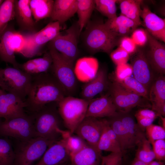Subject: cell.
Segmentation results:
<instances>
[{
    "mask_svg": "<svg viewBox=\"0 0 165 165\" xmlns=\"http://www.w3.org/2000/svg\"><path fill=\"white\" fill-rule=\"evenodd\" d=\"M66 96L64 90L51 73L47 72L32 75L25 101V108L33 114L48 104L58 103Z\"/></svg>",
    "mask_w": 165,
    "mask_h": 165,
    "instance_id": "1",
    "label": "cell"
},
{
    "mask_svg": "<svg viewBox=\"0 0 165 165\" xmlns=\"http://www.w3.org/2000/svg\"><path fill=\"white\" fill-rule=\"evenodd\" d=\"M103 127V126H102ZM97 148L100 151H105L112 152H118L108 138L103 128L102 134L98 142Z\"/></svg>",
    "mask_w": 165,
    "mask_h": 165,
    "instance_id": "42",
    "label": "cell"
},
{
    "mask_svg": "<svg viewBox=\"0 0 165 165\" xmlns=\"http://www.w3.org/2000/svg\"><path fill=\"white\" fill-rule=\"evenodd\" d=\"M80 33L78 23L74 24L64 34L60 32L50 41V46L74 64L78 54V39Z\"/></svg>",
    "mask_w": 165,
    "mask_h": 165,
    "instance_id": "10",
    "label": "cell"
},
{
    "mask_svg": "<svg viewBox=\"0 0 165 165\" xmlns=\"http://www.w3.org/2000/svg\"><path fill=\"white\" fill-rule=\"evenodd\" d=\"M70 159L65 141L61 138L50 145L39 161L33 165H59L66 163Z\"/></svg>",
    "mask_w": 165,
    "mask_h": 165,
    "instance_id": "14",
    "label": "cell"
},
{
    "mask_svg": "<svg viewBox=\"0 0 165 165\" xmlns=\"http://www.w3.org/2000/svg\"><path fill=\"white\" fill-rule=\"evenodd\" d=\"M107 119L110 126L116 134L122 152L131 148L129 136L118 112Z\"/></svg>",
    "mask_w": 165,
    "mask_h": 165,
    "instance_id": "28",
    "label": "cell"
},
{
    "mask_svg": "<svg viewBox=\"0 0 165 165\" xmlns=\"http://www.w3.org/2000/svg\"><path fill=\"white\" fill-rule=\"evenodd\" d=\"M117 113L116 108L109 94L92 99L89 104L86 117L96 118L113 116Z\"/></svg>",
    "mask_w": 165,
    "mask_h": 165,
    "instance_id": "17",
    "label": "cell"
},
{
    "mask_svg": "<svg viewBox=\"0 0 165 165\" xmlns=\"http://www.w3.org/2000/svg\"><path fill=\"white\" fill-rule=\"evenodd\" d=\"M148 100L151 103L152 110L159 115L165 116V78L160 76L152 83L149 91Z\"/></svg>",
    "mask_w": 165,
    "mask_h": 165,
    "instance_id": "20",
    "label": "cell"
},
{
    "mask_svg": "<svg viewBox=\"0 0 165 165\" xmlns=\"http://www.w3.org/2000/svg\"><path fill=\"white\" fill-rule=\"evenodd\" d=\"M128 133L131 148L137 146L141 138L145 135L134 118L127 113L118 112Z\"/></svg>",
    "mask_w": 165,
    "mask_h": 165,
    "instance_id": "27",
    "label": "cell"
},
{
    "mask_svg": "<svg viewBox=\"0 0 165 165\" xmlns=\"http://www.w3.org/2000/svg\"><path fill=\"white\" fill-rule=\"evenodd\" d=\"M95 8L94 0H77L76 13L78 16L77 23L79 27L80 33L90 21Z\"/></svg>",
    "mask_w": 165,
    "mask_h": 165,
    "instance_id": "31",
    "label": "cell"
},
{
    "mask_svg": "<svg viewBox=\"0 0 165 165\" xmlns=\"http://www.w3.org/2000/svg\"><path fill=\"white\" fill-rule=\"evenodd\" d=\"M119 83L128 90L148 100L149 91L134 77H129Z\"/></svg>",
    "mask_w": 165,
    "mask_h": 165,
    "instance_id": "34",
    "label": "cell"
},
{
    "mask_svg": "<svg viewBox=\"0 0 165 165\" xmlns=\"http://www.w3.org/2000/svg\"><path fill=\"white\" fill-rule=\"evenodd\" d=\"M59 165H67L66 163L60 164Z\"/></svg>",
    "mask_w": 165,
    "mask_h": 165,
    "instance_id": "55",
    "label": "cell"
},
{
    "mask_svg": "<svg viewBox=\"0 0 165 165\" xmlns=\"http://www.w3.org/2000/svg\"><path fill=\"white\" fill-rule=\"evenodd\" d=\"M132 55L130 64L134 77L149 91L153 81V75L146 52L141 49H137Z\"/></svg>",
    "mask_w": 165,
    "mask_h": 165,
    "instance_id": "12",
    "label": "cell"
},
{
    "mask_svg": "<svg viewBox=\"0 0 165 165\" xmlns=\"http://www.w3.org/2000/svg\"><path fill=\"white\" fill-rule=\"evenodd\" d=\"M95 8L101 13L108 19L114 18L117 16L116 0H95Z\"/></svg>",
    "mask_w": 165,
    "mask_h": 165,
    "instance_id": "36",
    "label": "cell"
},
{
    "mask_svg": "<svg viewBox=\"0 0 165 165\" xmlns=\"http://www.w3.org/2000/svg\"><path fill=\"white\" fill-rule=\"evenodd\" d=\"M110 57L117 66L127 63L130 55L125 50L119 47L110 53Z\"/></svg>",
    "mask_w": 165,
    "mask_h": 165,
    "instance_id": "41",
    "label": "cell"
},
{
    "mask_svg": "<svg viewBox=\"0 0 165 165\" xmlns=\"http://www.w3.org/2000/svg\"><path fill=\"white\" fill-rule=\"evenodd\" d=\"M101 119L103 128L113 145L118 152H122L116 136L110 126L108 120L105 119Z\"/></svg>",
    "mask_w": 165,
    "mask_h": 165,
    "instance_id": "43",
    "label": "cell"
},
{
    "mask_svg": "<svg viewBox=\"0 0 165 165\" xmlns=\"http://www.w3.org/2000/svg\"><path fill=\"white\" fill-rule=\"evenodd\" d=\"M135 116V118L139 117L156 119L159 117V115L156 112L152 110L142 108L137 111Z\"/></svg>",
    "mask_w": 165,
    "mask_h": 165,
    "instance_id": "48",
    "label": "cell"
},
{
    "mask_svg": "<svg viewBox=\"0 0 165 165\" xmlns=\"http://www.w3.org/2000/svg\"><path fill=\"white\" fill-rule=\"evenodd\" d=\"M133 68L130 64L128 63L117 65L115 71L116 81L120 82L125 79L131 76Z\"/></svg>",
    "mask_w": 165,
    "mask_h": 165,
    "instance_id": "40",
    "label": "cell"
},
{
    "mask_svg": "<svg viewBox=\"0 0 165 165\" xmlns=\"http://www.w3.org/2000/svg\"><path fill=\"white\" fill-rule=\"evenodd\" d=\"M105 24L118 37L126 36L138 26L133 20L122 14L114 18L108 19Z\"/></svg>",
    "mask_w": 165,
    "mask_h": 165,
    "instance_id": "26",
    "label": "cell"
},
{
    "mask_svg": "<svg viewBox=\"0 0 165 165\" xmlns=\"http://www.w3.org/2000/svg\"><path fill=\"white\" fill-rule=\"evenodd\" d=\"M109 94L119 112L127 113L136 106H145L143 97L127 89L116 81L110 86Z\"/></svg>",
    "mask_w": 165,
    "mask_h": 165,
    "instance_id": "11",
    "label": "cell"
},
{
    "mask_svg": "<svg viewBox=\"0 0 165 165\" xmlns=\"http://www.w3.org/2000/svg\"><path fill=\"white\" fill-rule=\"evenodd\" d=\"M107 79L105 71L98 70L95 76L83 86L81 92L82 99L91 100L107 87Z\"/></svg>",
    "mask_w": 165,
    "mask_h": 165,
    "instance_id": "24",
    "label": "cell"
},
{
    "mask_svg": "<svg viewBox=\"0 0 165 165\" xmlns=\"http://www.w3.org/2000/svg\"><path fill=\"white\" fill-rule=\"evenodd\" d=\"M137 121V124L140 128L144 131L148 126L152 124L156 119L154 118H148L142 117H136Z\"/></svg>",
    "mask_w": 165,
    "mask_h": 165,
    "instance_id": "49",
    "label": "cell"
},
{
    "mask_svg": "<svg viewBox=\"0 0 165 165\" xmlns=\"http://www.w3.org/2000/svg\"><path fill=\"white\" fill-rule=\"evenodd\" d=\"M52 64V58L49 51L46 53L42 57L31 60L23 64H20L19 68L33 75L48 72Z\"/></svg>",
    "mask_w": 165,
    "mask_h": 165,
    "instance_id": "25",
    "label": "cell"
},
{
    "mask_svg": "<svg viewBox=\"0 0 165 165\" xmlns=\"http://www.w3.org/2000/svg\"><path fill=\"white\" fill-rule=\"evenodd\" d=\"M54 1L52 0H29V6L35 22L50 17Z\"/></svg>",
    "mask_w": 165,
    "mask_h": 165,
    "instance_id": "30",
    "label": "cell"
},
{
    "mask_svg": "<svg viewBox=\"0 0 165 165\" xmlns=\"http://www.w3.org/2000/svg\"><path fill=\"white\" fill-rule=\"evenodd\" d=\"M49 51L52 59L51 73L66 94L72 92L75 89L77 83L74 64L51 46H50Z\"/></svg>",
    "mask_w": 165,
    "mask_h": 165,
    "instance_id": "6",
    "label": "cell"
},
{
    "mask_svg": "<svg viewBox=\"0 0 165 165\" xmlns=\"http://www.w3.org/2000/svg\"><path fill=\"white\" fill-rule=\"evenodd\" d=\"M140 17L143 20L146 30L158 40L165 42V19L151 11L147 6L141 9Z\"/></svg>",
    "mask_w": 165,
    "mask_h": 165,
    "instance_id": "18",
    "label": "cell"
},
{
    "mask_svg": "<svg viewBox=\"0 0 165 165\" xmlns=\"http://www.w3.org/2000/svg\"><path fill=\"white\" fill-rule=\"evenodd\" d=\"M102 130L101 119L88 116L84 119L74 133L85 140L89 145L97 148V144Z\"/></svg>",
    "mask_w": 165,
    "mask_h": 165,
    "instance_id": "13",
    "label": "cell"
},
{
    "mask_svg": "<svg viewBox=\"0 0 165 165\" xmlns=\"http://www.w3.org/2000/svg\"><path fill=\"white\" fill-rule=\"evenodd\" d=\"M0 135L24 141L36 137L32 115L26 114L5 120L0 123Z\"/></svg>",
    "mask_w": 165,
    "mask_h": 165,
    "instance_id": "8",
    "label": "cell"
},
{
    "mask_svg": "<svg viewBox=\"0 0 165 165\" xmlns=\"http://www.w3.org/2000/svg\"><path fill=\"white\" fill-rule=\"evenodd\" d=\"M146 31L148 46L146 53L148 61L153 70L160 75H164L165 73V46Z\"/></svg>",
    "mask_w": 165,
    "mask_h": 165,
    "instance_id": "15",
    "label": "cell"
},
{
    "mask_svg": "<svg viewBox=\"0 0 165 165\" xmlns=\"http://www.w3.org/2000/svg\"><path fill=\"white\" fill-rule=\"evenodd\" d=\"M161 119V120L162 123V127L164 129H165V118L164 117L161 116H159Z\"/></svg>",
    "mask_w": 165,
    "mask_h": 165,
    "instance_id": "52",
    "label": "cell"
},
{
    "mask_svg": "<svg viewBox=\"0 0 165 165\" xmlns=\"http://www.w3.org/2000/svg\"><path fill=\"white\" fill-rule=\"evenodd\" d=\"M147 165H164V164L161 161H153L148 163Z\"/></svg>",
    "mask_w": 165,
    "mask_h": 165,
    "instance_id": "51",
    "label": "cell"
},
{
    "mask_svg": "<svg viewBox=\"0 0 165 165\" xmlns=\"http://www.w3.org/2000/svg\"><path fill=\"white\" fill-rule=\"evenodd\" d=\"M150 144L145 136H143L137 145L135 158L147 164L153 161L155 157Z\"/></svg>",
    "mask_w": 165,
    "mask_h": 165,
    "instance_id": "33",
    "label": "cell"
},
{
    "mask_svg": "<svg viewBox=\"0 0 165 165\" xmlns=\"http://www.w3.org/2000/svg\"><path fill=\"white\" fill-rule=\"evenodd\" d=\"M4 1L3 0H0V6Z\"/></svg>",
    "mask_w": 165,
    "mask_h": 165,
    "instance_id": "54",
    "label": "cell"
},
{
    "mask_svg": "<svg viewBox=\"0 0 165 165\" xmlns=\"http://www.w3.org/2000/svg\"><path fill=\"white\" fill-rule=\"evenodd\" d=\"M14 1L4 0L0 6V35L15 18Z\"/></svg>",
    "mask_w": 165,
    "mask_h": 165,
    "instance_id": "32",
    "label": "cell"
},
{
    "mask_svg": "<svg viewBox=\"0 0 165 165\" xmlns=\"http://www.w3.org/2000/svg\"><path fill=\"white\" fill-rule=\"evenodd\" d=\"M119 4L121 14L133 20L139 26L141 24V0H118Z\"/></svg>",
    "mask_w": 165,
    "mask_h": 165,
    "instance_id": "29",
    "label": "cell"
},
{
    "mask_svg": "<svg viewBox=\"0 0 165 165\" xmlns=\"http://www.w3.org/2000/svg\"><path fill=\"white\" fill-rule=\"evenodd\" d=\"M77 0H56L50 18L61 24L72 17L76 12Z\"/></svg>",
    "mask_w": 165,
    "mask_h": 165,
    "instance_id": "22",
    "label": "cell"
},
{
    "mask_svg": "<svg viewBox=\"0 0 165 165\" xmlns=\"http://www.w3.org/2000/svg\"><path fill=\"white\" fill-rule=\"evenodd\" d=\"M16 33L13 27L9 24L0 35V58L6 63L19 68L20 64L16 61L15 55L13 39Z\"/></svg>",
    "mask_w": 165,
    "mask_h": 165,
    "instance_id": "19",
    "label": "cell"
},
{
    "mask_svg": "<svg viewBox=\"0 0 165 165\" xmlns=\"http://www.w3.org/2000/svg\"><path fill=\"white\" fill-rule=\"evenodd\" d=\"M5 92V91L2 90L0 88V97Z\"/></svg>",
    "mask_w": 165,
    "mask_h": 165,
    "instance_id": "53",
    "label": "cell"
},
{
    "mask_svg": "<svg viewBox=\"0 0 165 165\" xmlns=\"http://www.w3.org/2000/svg\"><path fill=\"white\" fill-rule=\"evenodd\" d=\"M151 144L155 159L159 161L164 160L165 158V139L156 140Z\"/></svg>",
    "mask_w": 165,
    "mask_h": 165,
    "instance_id": "45",
    "label": "cell"
},
{
    "mask_svg": "<svg viewBox=\"0 0 165 165\" xmlns=\"http://www.w3.org/2000/svg\"><path fill=\"white\" fill-rule=\"evenodd\" d=\"M73 134L69 132L62 137L65 141L67 148L70 153V156L79 151L88 144L80 137Z\"/></svg>",
    "mask_w": 165,
    "mask_h": 165,
    "instance_id": "38",
    "label": "cell"
},
{
    "mask_svg": "<svg viewBox=\"0 0 165 165\" xmlns=\"http://www.w3.org/2000/svg\"><path fill=\"white\" fill-rule=\"evenodd\" d=\"M131 38L137 46H143L147 42L146 31L142 29H136L132 32Z\"/></svg>",
    "mask_w": 165,
    "mask_h": 165,
    "instance_id": "46",
    "label": "cell"
},
{
    "mask_svg": "<svg viewBox=\"0 0 165 165\" xmlns=\"http://www.w3.org/2000/svg\"><path fill=\"white\" fill-rule=\"evenodd\" d=\"M122 153L112 152L106 156H102L101 165H121Z\"/></svg>",
    "mask_w": 165,
    "mask_h": 165,
    "instance_id": "44",
    "label": "cell"
},
{
    "mask_svg": "<svg viewBox=\"0 0 165 165\" xmlns=\"http://www.w3.org/2000/svg\"><path fill=\"white\" fill-rule=\"evenodd\" d=\"M15 152L10 142L0 138V165H13Z\"/></svg>",
    "mask_w": 165,
    "mask_h": 165,
    "instance_id": "37",
    "label": "cell"
},
{
    "mask_svg": "<svg viewBox=\"0 0 165 165\" xmlns=\"http://www.w3.org/2000/svg\"><path fill=\"white\" fill-rule=\"evenodd\" d=\"M84 35L86 47L93 52H103L110 53L117 45L118 37L101 22H88Z\"/></svg>",
    "mask_w": 165,
    "mask_h": 165,
    "instance_id": "3",
    "label": "cell"
},
{
    "mask_svg": "<svg viewBox=\"0 0 165 165\" xmlns=\"http://www.w3.org/2000/svg\"><path fill=\"white\" fill-rule=\"evenodd\" d=\"M146 164L142 161L137 159L134 158L131 165H147Z\"/></svg>",
    "mask_w": 165,
    "mask_h": 165,
    "instance_id": "50",
    "label": "cell"
},
{
    "mask_svg": "<svg viewBox=\"0 0 165 165\" xmlns=\"http://www.w3.org/2000/svg\"><path fill=\"white\" fill-rule=\"evenodd\" d=\"M145 130L147 139L151 144L157 140L165 139V129L162 126L152 124Z\"/></svg>",
    "mask_w": 165,
    "mask_h": 165,
    "instance_id": "39",
    "label": "cell"
},
{
    "mask_svg": "<svg viewBox=\"0 0 165 165\" xmlns=\"http://www.w3.org/2000/svg\"><path fill=\"white\" fill-rule=\"evenodd\" d=\"M90 100L68 96L58 103L59 115L64 126L71 134L86 117Z\"/></svg>",
    "mask_w": 165,
    "mask_h": 165,
    "instance_id": "4",
    "label": "cell"
},
{
    "mask_svg": "<svg viewBox=\"0 0 165 165\" xmlns=\"http://www.w3.org/2000/svg\"><path fill=\"white\" fill-rule=\"evenodd\" d=\"M61 29L59 22H50L39 31L25 37L26 42L20 52L28 57L38 54L42 47L51 41L60 33Z\"/></svg>",
    "mask_w": 165,
    "mask_h": 165,
    "instance_id": "9",
    "label": "cell"
},
{
    "mask_svg": "<svg viewBox=\"0 0 165 165\" xmlns=\"http://www.w3.org/2000/svg\"><path fill=\"white\" fill-rule=\"evenodd\" d=\"M52 102L45 105L37 112L32 114L36 137H42L56 141L61 137L62 130L60 126L61 117L56 105Z\"/></svg>",
    "mask_w": 165,
    "mask_h": 165,
    "instance_id": "2",
    "label": "cell"
},
{
    "mask_svg": "<svg viewBox=\"0 0 165 165\" xmlns=\"http://www.w3.org/2000/svg\"><path fill=\"white\" fill-rule=\"evenodd\" d=\"M25 101L12 93H3L0 97V117L5 119L12 118L25 114Z\"/></svg>",
    "mask_w": 165,
    "mask_h": 165,
    "instance_id": "16",
    "label": "cell"
},
{
    "mask_svg": "<svg viewBox=\"0 0 165 165\" xmlns=\"http://www.w3.org/2000/svg\"><path fill=\"white\" fill-rule=\"evenodd\" d=\"M137 45L131 38L127 36L123 37L120 40L119 47L123 49L130 55L133 54L136 50Z\"/></svg>",
    "mask_w": 165,
    "mask_h": 165,
    "instance_id": "47",
    "label": "cell"
},
{
    "mask_svg": "<svg viewBox=\"0 0 165 165\" xmlns=\"http://www.w3.org/2000/svg\"><path fill=\"white\" fill-rule=\"evenodd\" d=\"M102 156L101 152L87 144L71 156L70 165H99Z\"/></svg>",
    "mask_w": 165,
    "mask_h": 165,
    "instance_id": "23",
    "label": "cell"
},
{
    "mask_svg": "<svg viewBox=\"0 0 165 165\" xmlns=\"http://www.w3.org/2000/svg\"><path fill=\"white\" fill-rule=\"evenodd\" d=\"M55 141L36 137L21 142L16 151L13 165H33L42 156L48 147Z\"/></svg>",
    "mask_w": 165,
    "mask_h": 165,
    "instance_id": "7",
    "label": "cell"
},
{
    "mask_svg": "<svg viewBox=\"0 0 165 165\" xmlns=\"http://www.w3.org/2000/svg\"><path fill=\"white\" fill-rule=\"evenodd\" d=\"M32 75L20 68L8 67L0 69V88L24 100L30 88Z\"/></svg>",
    "mask_w": 165,
    "mask_h": 165,
    "instance_id": "5",
    "label": "cell"
},
{
    "mask_svg": "<svg viewBox=\"0 0 165 165\" xmlns=\"http://www.w3.org/2000/svg\"><path fill=\"white\" fill-rule=\"evenodd\" d=\"M98 62L95 58L90 57L81 58L77 61L75 71L78 73L82 72L83 73H90L95 76L98 69Z\"/></svg>",
    "mask_w": 165,
    "mask_h": 165,
    "instance_id": "35",
    "label": "cell"
},
{
    "mask_svg": "<svg viewBox=\"0 0 165 165\" xmlns=\"http://www.w3.org/2000/svg\"><path fill=\"white\" fill-rule=\"evenodd\" d=\"M29 3V0H15V18L22 29L33 31L35 22L33 19Z\"/></svg>",
    "mask_w": 165,
    "mask_h": 165,
    "instance_id": "21",
    "label": "cell"
}]
</instances>
